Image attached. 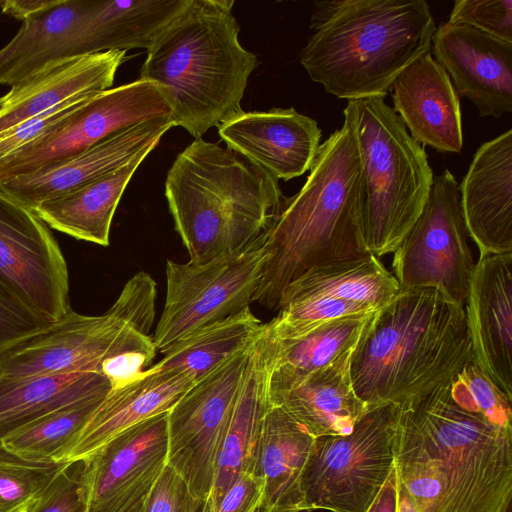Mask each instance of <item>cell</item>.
<instances>
[{"instance_id":"obj_1","label":"cell","mask_w":512,"mask_h":512,"mask_svg":"<svg viewBox=\"0 0 512 512\" xmlns=\"http://www.w3.org/2000/svg\"><path fill=\"white\" fill-rule=\"evenodd\" d=\"M449 384L399 407L398 479L417 512H510L512 429L458 405Z\"/></svg>"},{"instance_id":"obj_2","label":"cell","mask_w":512,"mask_h":512,"mask_svg":"<svg viewBox=\"0 0 512 512\" xmlns=\"http://www.w3.org/2000/svg\"><path fill=\"white\" fill-rule=\"evenodd\" d=\"M474 361L465 308L434 288L400 290L353 348L350 376L372 409L406 406L449 384Z\"/></svg>"},{"instance_id":"obj_3","label":"cell","mask_w":512,"mask_h":512,"mask_svg":"<svg viewBox=\"0 0 512 512\" xmlns=\"http://www.w3.org/2000/svg\"><path fill=\"white\" fill-rule=\"evenodd\" d=\"M309 171L264 234L267 257L254 301L270 310L310 269L371 254L362 231L360 157L345 122L320 144Z\"/></svg>"},{"instance_id":"obj_4","label":"cell","mask_w":512,"mask_h":512,"mask_svg":"<svg viewBox=\"0 0 512 512\" xmlns=\"http://www.w3.org/2000/svg\"><path fill=\"white\" fill-rule=\"evenodd\" d=\"M300 62L339 98H384L395 78L430 52L436 26L424 0L316 1Z\"/></svg>"},{"instance_id":"obj_5","label":"cell","mask_w":512,"mask_h":512,"mask_svg":"<svg viewBox=\"0 0 512 512\" xmlns=\"http://www.w3.org/2000/svg\"><path fill=\"white\" fill-rule=\"evenodd\" d=\"M233 0H189L147 49L139 79L155 83L174 127L195 139L242 111L257 56L239 42Z\"/></svg>"},{"instance_id":"obj_6","label":"cell","mask_w":512,"mask_h":512,"mask_svg":"<svg viewBox=\"0 0 512 512\" xmlns=\"http://www.w3.org/2000/svg\"><path fill=\"white\" fill-rule=\"evenodd\" d=\"M165 197L193 262L234 251L265 234L286 198L270 173L202 138L175 158Z\"/></svg>"},{"instance_id":"obj_7","label":"cell","mask_w":512,"mask_h":512,"mask_svg":"<svg viewBox=\"0 0 512 512\" xmlns=\"http://www.w3.org/2000/svg\"><path fill=\"white\" fill-rule=\"evenodd\" d=\"M343 114L361 163L364 241L380 258L395 251L421 214L433 171L423 146L384 98L348 100Z\"/></svg>"},{"instance_id":"obj_8","label":"cell","mask_w":512,"mask_h":512,"mask_svg":"<svg viewBox=\"0 0 512 512\" xmlns=\"http://www.w3.org/2000/svg\"><path fill=\"white\" fill-rule=\"evenodd\" d=\"M156 283L138 272L102 315L71 310L46 331L0 358V376L31 378L99 373L107 358L133 350H156L148 332L155 318Z\"/></svg>"},{"instance_id":"obj_9","label":"cell","mask_w":512,"mask_h":512,"mask_svg":"<svg viewBox=\"0 0 512 512\" xmlns=\"http://www.w3.org/2000/svg\"><path fill=\"white\" fill-rule=\"evenodd\" d=\"M398 418L399 406H378L348 434L315 438L302 475L307 511H367L394 467Z\"/></svg>"},{"instance_id":"obj_10","label":"cell","mask_w":512,"mask_h":512,"mask_svg":"<svg viewBox=\"0 0 512 512\" xmlns=\"http://www.w3.org/2000/svg\"><path fill=\"white\" fill-rule=\"evenodd\" d=\"M264 234L249 244L204 262H166V298L152 337L166 353L196 330L249 307L266 262Z\"/></svg>"},{"instance_id":"obj_11","label":"cell","mask_w":512,"mask_h":512,"mask_svg":"<svg viewBox=\"0 0 512 512\" xmlns=\"http://www.w3.org/2000/svg\"><path fill=\"white\" fill-rule=\"evenodd\" d=\"M468 237L459 183L445 169L434 176L421 214L393 252L400 290L434 288L464 306L476 265Z\"/></svg>"},{"instance_id":"obj_12","label":"cell","mask_w":512,"mask_h":512,"mask_svg":"<svg viewBox=\"0 0 512 512\" xmlns=\"http://www.w3.org/2000/svg\"><path fill=\"white\" fill-rule=\"evenodd\" d=\"M253 341L196 381L168 411L167 465L195 499L210 497Z\"/></svg>"},{"instance_id":"obj_13","label":"cell","mask_w":512,"mask_h":512,"mask_svg":"<svg viewBox=\"0 0 512 512\" xmlns=\"http://www.w3.org/2000/svg\"><path fill=\"white\" fill-rule=\"evenodd\" d=\"M171 117L159 87L133 82L95 93L54 130L0 164V181L83 152L140 123Z\"/></svg>"},{"instance_id":"obj_14","label":"cell","mask_w":512,"mask_h":512,"mask_svg":"<svg viewBox=\"0 0 512 512\" xmlns=\"http://www.w3.org/2000/svg\"><path fill=\"white\" fill-rule=\"evenodd\" d=\"M0 282L52 322L71 310L65 257L47 224L0 189Z\"/></svg>"},{"instance_id":"obj_15","label":"cell","mask_w":512,"mask_h":512,"mask_svg":"<svg viewBox=\"0 0 512 512\" xmlns=\"http://www.w3.org/2000/svg\"><path fill=\"white\" fill-rule=\"evenodd\" d=\"M167 417L144 420L81 460L86 512H132L144 503L167 465Z\"/></svg>"},{"instance_id":"obj_16","label":"cell","mask_w":512,"mask_h":512,"mask_svg":"<svg viewBox=\"0 0 512 512\" xmlns=\"http://www.w3.org/2000/svg\"><path fill=\"white\" fill-rule=\"evenodd\" d=\"M431 48L458 97L469 99L481 117L512 112V42L447 21L435 29Z\"/></svg>"},{"instance_id":"obj_17","label":"cell","mask_w":512,"mask_h":512,"mask_svg":"<svg viewBox=\"0 0 512 512\" xmlns=\"http://www.w3.org/2000/svg\"><path fill=\"white\" fill-rule=\"evenodd\" d=\"M172 127L171 117L140 123L83 152L1 180L0 189L33 210L40 203L117 169L140 154H149Z\"/></svg>"},{"instance_id":"obj_18","label":"cell","mask_w":512,"mask_h":512,"mask_svg":"<svg viewBox=\"0 0 512 512\" xmlns=\"http://www.w3.org/2000/svg\"><path fill=\"white\" fill-rule=\"evenodd\" d=\"M217 128L227 148L284 181L310 169L322 135L316 120L292 107L242 110Z\"/></svg>"},{"instance_id":"obj_19","label":"cell","mask_w":512,"mask_h":512,"mask_svg":"<svg viewBox=\"0 0 512 512\" xmlns=\"http://www.w3.org/2000/svg\"><path fill=\"white\" fill-rule=\"evenodd\" d=\"M466 304L474 360L512 400V252L479 258Z\"/></svg>"},{"instance_id":"obj_20","label":"cell","mask_w":512,"mask_h":512,"mask_svg":"<svg viewBox=\"0 0 512 512\" xmlns=\"http://www.w3.org/2000/svg\"><path fill=\"white\" fill-rule=\"evenodd\" d=\"M353 348L308 374L292 375L270 369V405L282 408L315 438L351 432L369 410L352 385Z\"/></svg>"},{"instance_id":"obj_21","label":"cell","mask_w":512,"mask_h":512,"mask_svg":"<svg viewBox=\"0 0 512 512\" xmlns=\"http://www.w3.org/2000/svg\"><path fill=\"white\" fill-rule=\"evenodd\" d=\"M469 237L480 258L512 252V130L483 143L459 185Z\"/></svg>"},{"instance_id":"obj_22","label":"cell","mask_w":512,"mask_h":512,"mask_svg":"<svg viewBox=\"0 0 512 512\" xmlns=\"http://www.w3.org/2000/svg\"><path fill=\"white\" fill-rule=\"evenodd\" d=\"M195 382L183 372L149 367L132 382L110 389L62 451L58 463L84 460L124 430L168 412Z\"/></svg>"},{"instance_id":"obj_23","label":"cell","mask_w":512,"mask_h":512,"mask_svg":"<svg viewBox=\"0 0 512 512\" xmlns=\"http://www.w3.org/2000/svg\"><path fill=\"white\" fill-rule=\"evenodd\" d=\"M391 88L393 110L416 142L442 153L462 150L459 97L449 75L430 52L410 63Z\"/></svg>"},{"instance_id":"obj_24","label":"cell","mask_w":512,"mask_h":512,"mask_svg":"<svg viewBox=\"0 0 512 512\" xmlns=\"http://www.w3.org/2000/svg\"><path fill=\"white\" fill-rule=\"evenodd\" d=\"M127 51H105L52 63L0 98V133L66 100L112 87Z\"/></svg>"},{"instance_id":"obj_25","label":"cell","mask_w":512,"mask_h":512,"mask_svg":"<svg viewBox=\"0 0 512 512\" xmlns=\"http://www.w3.org/2000/svg\"><path fill=\"white\" fill-rule=\"evenodd\" d=\"M189 0H91L74 36L53 63L105 51L150 48Z\"/></svg>"},{"instance_id":"obj_26","label":"cell","mask_w":512,"mask_h":512,"mask_svg":"<svg viewBox=\"0 0 512 512\" xmlns=\"http://www.w3.org/2000/svg\"><path fill=\"white\" fill-rule=\"evenodd\" d=\"M269 372L270 353L263 326L253 341L218 456L210 494L214 506L240 475L254 472L264 418L271 406L268 396Z\"/></svg>"},{"instance_id":"obj_27","label":"cell","mask_w":512,"mask_h":512,"mask_svg":"<svg viewBox=\"0 0 512 512\" xmlns=\"http://www.w3.org/2000/svg\"><path fill=\"white\" fill-rule=\"evenodd\" d=\"M315 437L278 406H270L253 474L264 483L266 512L307 511L302 475Z\"/></svg>"},{"instance_id":"obj_28","label":"cell","mask_w":512,"mask_h":512,"mask_svg":"<svg viewBox=\"0 0 512 512\" xmlns=\"http://www.w3.org/2000/svg\"><path fill=\"white\" fill-rule=\"evenodd\" d=\"M148 155L140 154L117 169L40 203L33 211L50 229L77 240L108 246L119 201Z\"/></svg>"},{"instance_id":"obj_29","label":"cell","mask_w":512,"mask_h":512,"mask_svg":"<svg viewBox=\"0 0 512 512\" xmlns=\"http://www.w3.org/2000/svg\"><path fill=\"white\" fill-rule=\"evenodd\" d=\"M110 389L108 380L93 372L31 378L0 376V441L45 414L102 399Z\"/></svg>"},{"instance_id":"obj_30","label":"cell","mask_w":512,"mask_h":512,"mask_svg":"<svg viewBox=\"0 0 512 512\" xmlns=\"http://www.w3.org/2000/svg\"><path fill=\"white\" fill-rule=\"evenodd\" d=\"M399 291L394 275L370 254L310 269L283 289L278 308L294 301L326 297L378 310Z\"/></svg>"},{"instance_id":"obj_31","label":"cell","mask_w":512,"mask_h":512,"mask_svg":"<svg viewBox=\"0 0 512 512\" xmlns=\"http://www.w3.org/2000/svg\"><path fill=\"white\" fill-rule=\"evenodd\" d=\"M91 0H61L51 9L22 22L10 40L11 50L0 66V84L13 86L51 64L76 33Z\"/></svg>"},{"instance_id":"obj_32","label":"cell","mask_w":512,"mask_h":512,"mask_svg":"<svg viewBox=\"0 0 512 512\" xmlns=\"http://www.w3.org/2000/svg\"><path fill=\"white\" fill-rule=\"evenodd\" d=\"M264 324L250 307L202 327L175 343L150 369L177 371L200 380L225 360L247 347Z\"/></svg>"},{"instance_id":"obj_33","label":"cell","mask_w":512,"mask_h":512,"mask_svg":"<svg viewBox=\"0 0 512 512\" xmlns=\"http://www.w3.org/2000/svg\"><path fill=\"white\" fill-rule=\"evenodd\" d=\"M375 312L342 317L306 333L286 337L272 335L265 324L270 369L304 375L330 364L356 345Z\"/></svg>"},{"instance_id":"obj_34","label":"cell","mask_w":512,"mask_h":512,"mask_svg":"<svg viewBox=\"0 0 512 512\" xmlns=\"http://www.w3.org/2000/svg\"><path fill=\"white\" fill-rule=\"evenodd\" d=\"M102 399L45 414L5 435L0 441V447L8 454L26 461L58 463L62 451Z\"/></svg>"},{"instance_id":"obj_35","label":"cell","mask_w":512,"mask_h":512,"mask_svg":"<svg viewBox=\"0 0 512 512\" xmlns=\"http://www.w3.org/2000/svg\"><path fill=\"white\" fill-rule=\"evenodd\" d=\"M68 463L26 461L0 448V512H29Z\"/></svg>"},{"instance_id":"obj_36","label":"cell","mask_w":512,"mask_h":512,"mask_svg":"<svg viewBox=\"0 0 512 512\" xmlns=\"http://www.w3.org/2000/svg\"><path fill=\"white\" fill-rule=\"evenodd\" d=\"M454 401L492 424L512 429V400L482 370L475 360L450 382Z\"/></svg>"},{"instance_id":"obj_37","label":"cell","mask_w":512,"mask_h":512,"mask_svg":"<svg viewBox=\"0 0 512 512\" xmlns=\"http://www.w3.org/2000/svg\"><path fill=\"white\" fill-rule=\"evenodd\" d=\"M54 323L0 282V358Z\"/></svg>"},{"instance_id":"obj_38","label":"cell","mask_w":512,"mask_h":512,"mask_svg":"<svg viewBox=\"0 0 512 512\" xmlns=\"http://www.w3.org/2000/svg\"><path fill=\"white\" fill-rule=\"evenodd\" d=\"M95 93L70 98L38 116L29 118L1 132L0 164L54 130Z\"/></svg>"},{"instance_id":"obj_39","label":"cell","mask_w":512,"mask_h":512,"mask_svg":"<svg viewBox=\"0 0 512 512\" xmlns=\"http://www.w3.org/2000/svg\"><path fill=\"white\" fill-rule=\"evenodd\" d=\"M448 22L466 24L512 42V1L458 0L454 3Z\"/></svg>"},{"instance_id":"obj_40","label":"cell","mask_w":512,"mask_h":512,"mask_svg":"<svg viewBox=\"0 0 512 512\" xmlns=\"http://www.w3.org/2000/svg\"><path fill=\"white\" fill-rule=\"evenodd\" d=\"M81 471V460L69 462L29 512H86Z\"/></svg>"},{"instance_id":"obj_41","label":"cell","mask_w":512,"mask_h":512,"mask_svg":"<svg viewBox=\"0 0 512 512\" xmlns=\"http://www.w3.org/2000/svg\"><path fill=\"white\" fill-rule=\"evenodd\" d=\"M264 506L263 480L253 473L240 475L214 506V512H257Z\"/></svg>"},{"instance_id":"obj_42","label":"cell","mask_w":512,"mask_h":512,"mask_svg":"<svg viewBox=\"0 0 512 512\" xmlns=\"http://www.w3.org/2000/svg\"><path fill=\"white\" fill-rule=\"evenodd\" d=\"M188 495L184 480L166 465L146 497L142 512H178Z\"/></svg>"},{"instance_id":"obj_43","label":"cell","mask_w":512,"mask_h":512,"mask_svg":"<svg viewBox=\"0 0 512 512\" xmlns=\"http://www.w3.org/2000/svg\"><path fill=\"white\" fill-rule=\"evenodd\" d=\"M61 0H3L2 13L15 19L26 21L58 5Z\"/></svg>"},{"instance_id":"obj_44","label":"cell","mask_w":512,"mask_h":512,"mask_svg":"<svg viewBox=\"0 0 512 512\" xmlns=\"http://www.w3.org/2000/svg\"><path fill=\"white\" fill-rule=\"evenodd\" d=\"M398 475L394 467L366 512H397Z\"/></svg>"},{"instance_id":"obj_45","label":"cell","mask_w":512,"mask_h":512,"mask_svg":"<svg viewBox=\"0 0 512 512\" xmlns=\"http://www.w3.org/2000/svg\"><path fill=\"white\" fill-rule=\"evenodd\" d=\"M178 512H214L211 498L195 499L189 494L180 506Z\"/></svg>"},{"instance_id":"obj_46","label":"cell","mask_w":512,"mask_h":512,"mask_svg":"<svg viewBox=\"0 0 512 512\" xmlns=\"http://www.w3.org/2000/svg\"><path fill=\"white\" fill-rule=\"evenodd\" d=\"M397 512H417L416 506L406 488L398 479Z\"/></svg>"},{"instance_id":"obj_47","label":"cell","mask_w":512,"mask_h":512,"mask_svg":"<svg viewBox=\"0 0 512 512\" xmlns=\"http://www.w3.org/2000/svg\"><path fill=\"white\" fill-rule=\"evenodd\" d=\"M11 50V43L10 41L0 49V66L4 63V61L7 59L9 53Z\"/></svg>"},{"instance_id":"obj_48","label":"cell","mask_w":512,"mask_h":512,"mask_svg":"<svg viewBox=\"0 0 512 512\" xmlns=\"http://www.w3.org/2000/svg\"><path fill=\"white\" fill-rule=\"evenodd\" d=\"M142 506H143V504H142L141 506H139L138 508H136V509H135L134 511H132V512H142Z\"/></svg>"},{"instance_id":"obj_49","label":"cell","mask_w":512,"mask_h":512,"mask_svg":"<svg viewBox=\"0 0 512 512\" xmlns=\"http://www.w3.org/2000/svg\"><path fill=\"white\" fill-rule=\"evenodd\" d=\"M257 512H266L265 506H262Z\"/></svg>"}]
</instances>
